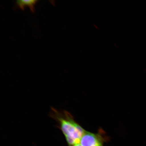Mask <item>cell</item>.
Here are the masks:
<instances>
[{
  "label": "cell",
  "instance_id": "6da1fadb",
  "mask_svg": "<svg viewBox=\"0 0 146 146\" xmlns=\"http://www.w3.org/2000/svg\"><path fill=\"white\" fill-rule=\"evenodd\" d=\"M50 114L59 124L68 145L72 146L80 143L86 131L75 121L71 115L66 111L60 112L54 108L52 109Z\"/></svg>",
  "mask_w": 146,
  "mask_h": 146
},
{
  "label": "cell",
  "instance_id": "7a4b0ae2",
  "mask_svg": "<svg viewBox=\"0 0 146 146\" xmlns=\"http://www.w3.org/2000/svg\"><path fill=\"white\" fill-rule=\"evenodd\" d=\"M80 143L82 146H103L99 136L86 131L82 137Z\"/></svg>",
  "mask_w": 146,
  "mask_h": 146
},
{
  "label": "cell",
  "instance_id": "3957f363",
  "mask_svg": "<svg viewBox=\"0 0 146 146\" xmlns=\"http://www.w3.org/2000/svg\"><path fill=\"white\" fill-rule=\"evenodd\" d=\"M38 1L36 0H30V1H25V0H20L16 1V5L21 10H24L25 7H28L30 9L31 12L34 13L35 11V5Z\"/></svg>",
  "mask_w": 146,
  "mask_h": 146
},
{
  "label": "cell",
  "instance_id": "277c9868",
  "mask_svg": "<svg viewBox=\"0 0 146 146\" xmlns=\"http://www.w3.org/2000/svg\"><path fill=\"white\" fill-rule=\"evenodd\" d=\"M72 146H82L81 145L80 143L76 144V145H74Z\"/></svg>",
  "mask_w": 146,
  "mask_h": 146
}]
</instances>
